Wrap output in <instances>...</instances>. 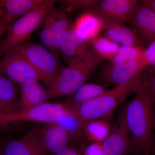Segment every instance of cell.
<instances>
[{
	"mask_svg": "<svg viewBox=\"0 0 155 155\" xmlns=\"http://www.w3.org/2000/svg\"><path fill=\"white\" fill-rule=\"evenodd\" d=\"M133 99L125 107V119L136 154L153 153L154 103L149 78L142 73L140 85Z\"/></svg>",
	"mask_w": 155,
	"mask_h": 155,
	"instance_id": "1",
	"label": "cell"
},
{
	"mask_svg": "<svg viewBox=\"0 0 155 155\" xmlns=\"http://www.w3.org/2000/svg\"><path fill=\"white\" fill-rule=\"evenodd\" d=\"M103 60L91 46L84 56L63 68L54 78L46 90L48 98L75 93L85 84Z\"/></svg>",
	"mask_w": 155,
	"mask_h": 155,
	"instance_id": "2",
	"label": "cell"
},
{
	"mask_svg": "<svg viewBox=\"0 0 155 155\" xmlns=\"http://www.w3.org/2000/svg\"><path fill=\"white\" fill-rule=\"evenodd\" d=\"M142 72L127 83L106 91L101 95L80 106L77 111L81 121L85 123L111 114L128 96L136 91L141 82Z\"/></svg>",
	"mask_w": 155,
	"mask_h": 155,
	"instance_id": "3",
	"label": "cell"
},
{
	"mask_svg": "<svg viewBox=\"0 0 155 155\" xmlns=\"http://www.w3.org/2000/svg\"><path fill=\"white\" fill-rule=\"evenodd\" d=\"M52 7L39 6L12 22L7 31L6 38L0 44V58L9 50L28 41L33 31L38 28Z\"/></svg>",
	"mask_w": 155,
	"mask_h": 155,
	"instance_id": "4",
	"label": "cell"
},
{
	"mask_svg": "<svg viewBox=\"0 0 155 155\" xmlns=\"http://www.w3.org/2000/svg\"><path fill=\"white\" fill-rule=\"evenodd\" d=\"M14 48L27 59L47 87L63 68L58 56L41 45L27 41Z\"/></svg>",
	"mask_w": 155,
	"mask_h": 155,
	"instance_id": "5",
	"label": "cell"
},
{
	"mask_svg": "<svg viewBox=\"0 0 155 155\" xmlns=\"http://www.w3.org/2000/svg\"><path fill=\"white\" fill-rule=\"evenodd\" d=\"M77 113V110L69 102H45L13 115L5 114L2 118L3 125L12 122L25 121L47 124L55 123L69 115Z\"/></svg>",
	"mask_w": 155,
	"mask_h": 155,
	"instance_id": "6",
	"label": "cell"
},
{
	"mask_svg": "<svg viewBox=\"0 0 155 155\" xmlns=\"http://www.w3.org/2000/svg\"><path fill=\"white\" fill-rule=\"evenodd\" d=\"M146 67L143 60L122 64H105L98 72L97 80L103 86L116 87L140 75Z\"/></svg>",
	"mask_w": 155,
	"mask_h": 155,
	"instance_id": "7",
	"label": "cell"
},
{
	"mask_svg": "<svg viewBox=\"0 0 155 155\" xmlns=\"http://www.w3.org/2000/svg\"><path fill=\"white\" fill-rule=\"evenodd\" d=\"M103 155H129L136 150L125 119V108L120 110L109 135L102 143Z\"/></svg>",
	"mask_w": 155,
	"mask_h": 155,
	"instance_id": "8",
	"label": "cell"
},
{
	"mask_svg": "<svg viewBox=\"0 0 155 155\" xmlns=\"http://www.w3.org/2000/svg\"><path fill=\"white\" fill-rule=\"evenodd\" d=\"M0 72L20 84L29 80L39 79L35 69L15 48L9 50L0 58Z\"/></svg>",
	"mask_w": 155,
	"mask_h": 155,
	"instance_id": "9",
	"label": "cell"
},
{
	"mask_svg": "<svg viewBox=\"0 0 155 155\" xmlns=\"http://www.w3.org/2000/svg\"><path fill=\"white\" fill-rule=\"evenodd\" d=\"M138 3L136 0H102L91 11L102 19L125 24L129 22Z\"/></svg>",
	"mask_w": 155,
	"mask_h": 155,
	"instance_id": "10",
	"label": "cell"
},
{
	"mask_svg": "<svg viewBox=\"0 0 155 155\" xmlns=\"http://www.w3.org/2000/svg\"><path fill=\"white\" fill-rule=\"evenodd\" d=\"M46 151L41 130L35 127L19 139L9 143L5 148V155H46Z\"/></svg>",
	"mask_w": 155,
	"mask_h": 155,
	"instance_id": "11",
	"label": "cell"
},
{
	"mask_svg": "<svg viewBox=\"0 0 155 155\" xmlns=\"http://www.w3.org/2000/svg\"><path fill=\"white\" fill-rule=\"evenodd\" d=\"M129 22L140 40L150 43L155 40V13L149 8L139 2Z\"/></svg>",
	"mask_w": 155,
	"mask_h": 155,
	"instance_id": "12",
	"label": "cell"
},
{
	"mask_svg": "<svg viewBox=\"0 0 155 155\" xmlns=\"http://www.w3.org/2000/svg\"><path fill=\"white\" fill-rule=\"evenodd\" d=\"M91 47L89 42L84 41L78 35L72 23L61 39L59 50L69 64L84 56Z\"/></svg>",
	"mask_w": 155,
	"mask_h": 155,
	"instance_id": "13",
	"label": "cell"
},
{
	"mask_svg": "<svg viewBox=\"0 0 155 155\" xmlns=\"http://www.w3.org/2000/svg\"><path fill=\"white\" fill-rule=\"evenodd\" d=\"M101 19L104 36L112 41L123 46L140 45V39L133 28L107 19Z\"/></svg>",
	"mask_w": 155,
	"mask_h": 155,
	"instance_id": "14",
	"label": "cell"
},
{
	"mask_svg": "<svg viewBox=\"0 0 155 155\" xmlns=\"http://www.w3.org/2000/svg\"><path fill=\"white\" fill-rule=\"evenodd\" d=\"M0 109L4 114L11 115L22 110L20 99L15 82L0 72Z\"/></svg>",
	"mask_w": 155,
	"mask_h": 155,
	"instance_id": "15",
	"label": "cell"
},
{
	"mask_svg": "<svg viewBox=\"0 0 155 155\" xmlns=\"http://www.w3.org/2000/svg\"><path fill=\"white\" fill-rule=\"evenodd\" d=\"M70 134L57 123L48 124L41 130L42 141L45 149L56 153L67 147Z\"/></svg>",
	"mask_w": 155,
	"mask_h": 155,
	"instance_id": "16",
	"label": "cell"
},
{
	"mask_svg": "<svg viewBox=\"0 0 155 155\" xmlns=\"http://www.w3.org/2000/svg\"><path fill=\"white\" fill-rule=\"evenodd\" d=\"M73 26L78 35L86 42L97 38L102 30L101 18L91 10H87L80 15Z\"/></svg>",
	"mask_w": 155,
	"mask_h": 155,
	"instance_id": "17",
	"label": "cell"
},
{
	"mask_svg": "<svg viewBox=\"0 0 155 155\" xmlns=\"http://www.w3.org/2000/svg\"><path fill=\"white\" fill-rule=\"evenodd\" d=\"M20 85V101L22 110H28L46 102L48 99L46 90L37 80H29Z\"/></svg>",
	"mask_w": 155,
	"mask_h": 155,
	"instance_id": "18",
	"label": "cell"
},
{
	"mask_svg": "<svg viewBox=\"0 0 155 155\" xmlns=\"http://www.w3.org/2000/svg\"><path fill=\"white\" fill-rule=\"evenodd\" d=\"M54 0H0L1 5L12 18L22 16L41 6L54 7Z\"/></svg>",
	"mask_w": 155,
	"mask_h": 155,
	"instance_id": "19",
	"label": "cell"
},
{
	"mask_svg": "<svg viewBox=\"0 0 155 155\" xmlns=\"http://www.w3.org/2000/svg\"><path fill=\"white\" fill-rule=\"evenodd\" d=\"M112 127L108 121L96 119L85 122L82 130L87 138L92 142L103 143L109 135Z\"/></svg>",
	"mask_w": 155,
	"mask_h": 155,
	"instance_id": "20",
	"label": "cell"
},
{
	"mask_svg": "<svg viewBox=\"0 0 155 155\" xmlns=\"http://www.w3.org/2000/svg\"><path fill=\"white\" fill-rule=\"evenodd\" d=\"M105 91V87L100 84H85L75 92L68 102L77 110L81 105L95 98Z\"/></svg>",
	"mask_w": 155,
	"mask_h": 155,
	"instance_id": "21",
	"label": "cell"
},
{
	"mask_svg": "<svg viewBox=\"0 0 155 155\" xmlns=\"http://www.w3.org/2000/svg\"><path fill=\"white\" fill-rule=\"evenodd\" d=\"M95 52L102 59L110 61L117 54L120 46L105 36L98 37L89 41Z\"/></svg>",
	"mask_w": 155,
	"mask_h": 155,
	"instance_id": "22",
	"label": "cell"
},
{
	"mask_svg": "<svg viewBox=\"0 0 155 155\" xmlns=\"http://www.w3.org/2000/svg\"><path fill=\"white\" fill-rule=\"evenodd\" d=\"M72 22L65 12L57 9L55 19L54 26L53 42L51 52L59 55V45L64 32L67 31Z\"/></svg>",
	"mask_w": 155,
	"mask_h": 155,
	"instance_id": "23",
	"label": "cell"
},
{
	"mask_svg": "<svg viewBox=\"0 0 155 155\" xmlns=\"http://www.w3.org/2000/svg\"><path fill=\"white\" fill-rule=\"evenodd\" d=\"M145 50L140 45L128 47L122 46L120 47L117 54L110 62L114 64H122L143 60Z\"/></svg>",
	"mask_w": 155,
	"mask_h": 155,
	"instance_id": "24",
	"label": "cell"
},
{
	"mask_svg": "<svg viewBox=\"0 0 155 155\" xmlns=\"http://www.w3.org/2000/svg\"><path fill=\"white\" fill-rule=\"evenodd\" d=\"M57 8L52 7L45 16L42 22V29L40 38L44 46L51 51L53 42L54 26Z\"/></svg>",
	"mask_w": 155,
	"mask_h": 155,
	"instance_id": "25",
	"label": "cell"
},
{
	"mask_svg": "<svg viewBox=\"0 0 155 155\" xmlns=\"http://www.w3.org/2000/svg\"><path fill=\"white\" fill-rule=\"evenodd\" d=\"M56 123L64 128L71 135L82 130L85 123L81 121L77 113L69 115Z\"/></svg>",
	"mask_w": 155,
	"mask_h": 155,
	"instance_id": "26",
	"label": "cell"
},
{
	"mask_svg": "<svg viewBox=\"0 0 155 155\" xmlns=\"http://www.w3.org/2000/svg\"><path fill=\"white\" fill-rule=\"evenodd\" d=\"M98 2L97 0H64L61 3L66 11H72L82 9L92 10Z\"/></svg>",
	"mask_w": 155,
	"mask_h": 155,
	"instance_id": "27",
	"label": "cell"
},
{
	"mask_svg": "<svg viewBox=\"0 0 155 155\" xmlns=\"http://www.w3.org/2000/svg\"><path fill=\"white\" fill-rule=\"evenodd\" d=\"M13 18L7 13L5 10L0 14V39L8 31L13 22Z\"/></svg>",
	"mask_w": 155,
	"mask_h": 155,
	"instance_id": "28",
	"label": "cell"
},
{
	"mask_svg": "<svg viewBox=\"0 0 155 155\" xmlns=\"http://www.w3.org/2000/svg\"><path fill=\"white\" fill-rule=\"evenodd\" d=\"M82 155H103L102 143H92L85 148Z\"/></svg>",
	"mask_w": 155,
	"mask_h": 155,
	"instance_id": "29",
	"label": "cell"
},
{
	"mask_svg": "<svg viewBox=\"0 0 155 155\" xmlns=\"http://www.w3.org/2000/svg\"><path fill=\"white\" fill-rule=\"evenodd\" d=\"M143 61L146 67L155 61V40L145 50Z\"/></svg>",
	"mask_w": 155,
	"mask_h": 155,
	"instance_id": "30",
	"label": "cell"
},
{
	"mask_svg": "<svg viewBox=\"0 0 155 155\" xmlns=\"http://www.w3.org/2000/svg\"><path fill=\"white\" fill-rule=\"evenodd\" d=\"M54 155H82V153L72 147H68L54 153Z\"/></svg>",
	"mask_w": 155,
	"mask_h": 155,
	"instance_id": "31",
	"label": "cell"
},
{
	"mask_svg": "<svg viewBox=\"0 0 155 155\" xmlns=\"http://www.w3.org/2000/svg\"><path fill=\"white\" fill-rule=\"evenodd\" d=\"M149 84L150 91L152 97L154 102H155V75L151 79L149 78Z\"/></svg>",
	"mask_w": 155,
	"mask_h": 155,
	"instance_id": "32",
	"label": "cell"
},
{
	"mask_svg": "<svg viewBox=\"0 0 155 155\" xmlns=\"http://www.w3.org/2000/svg\"><path fill=\"white\" fill-rule=\"evenodd\" d=\"M139 2L149 8L155 13V0H143Z\"/></svg>",
	"mask_w": 155,
	"mask_h": 155,
	"instance_id": "33",
	"label": "cell"
},
{
	"mask_svg": "<svg viewBox=\"0 0 155 155\" xmlns=\"http://www.w3.org/2000/svg\"><path fill=\"white\" fill-rule=\"evenodd\" d=\"M5 114L0 109V126H2V119L3 115Z\"/></svg>",
	"mask_w": 155,
	"mask_h": 155,
	"instance_id": "34",
	"label": "cell"
},
{
	"mask_svg": "<svg viewBox=\"0 0 155 155\" xmlns=\"http://www.w3.org/2000/svg\"><path fill=\"white\" fill-rule=\"evenodd\" d=\"M5 9H4L2 7V5H1V3H0V14H1L2 12H3V11H5Z\"/></svg>",
	"mask_w": 155,
	"mask_h": 155,
	"instance_id": "35",
	"label": "cell"
},
{
	"mask_svg": "<svg viewBox=\"0 0 155 155\" xmlns=\"http://www.w3.org/2000/svg\"><path fill=\"white\" fill-rule=\"evenodd\" d=\"M150 65H151V66H152V67H153V68L155 70V61H154L153 63H151Z\"/></svg>",
	"mask_w": 155,
	"mask_h": 155,
	"instance_id": "36",
	"label": "cell"
},
{
	"mask_svg": "<svg viewBox=\"0 0 155 155\" xmlns=\"http://www.w3.org/2000/svg\"><path fill=\"white\" fill-rule=\"evenodd\" d=\"M136 155H140L136 154ZM144 155H151V153H144Z\"/></svg>",
	"mask_w": 155,
	"mask_h": 155,
	"instance_id": "37",
	"label": "cell"
},
{
	"mask_svg": "<svg viewBox=\"0 0 155 155\" xmlns=\"http://www.w3.org/2000/svg\"><path fill=\"white\" fill-rule=\"evenodd\" d=\"M153 153L155 155V150H154V151Z\"/></svg>",
	"mask_w": 155,
	"mask_h": 155,
	"instance_id": "38",
	"label": "cell"
},
{
	"mask_svg": "<svg viewBox=\"0 0 155 155\" xmlns=\"http://www.w3.org/2000/svg\"><path fill=\"white\" fill-rule=\"evenodd\" d=\"M0 155H1V154H0Z\"/></svg>",
	"mask_w": 155,
	"mask_h": 155,
	"instance_id": "39",
	"label": "cell"
}]
</instances>
